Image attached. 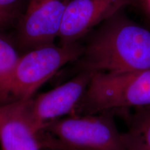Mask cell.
<instances>
[{
	"label": "cell",
	"mask_w": 150,
	"mask_h": 150,
	"mask_svg": "<svg viewBox=\"0 0 150 150\" xmlns=\"http://www.w3.org/2000/svg\"><path fill=\"white\" fill-rule=\"evenodd\" d=\"M0 145L2 150H42L23 102L0 104Z\"/></svg>",
	"instance_id": "obj_8"
},
{
	"label": "cell",
	"mask_w": 150,
	"mask_h": 150,
	"mask_svg": "<svg viewBox=\"0 0 150 150\" xmlns=\"http://www.w3.org/2000/svg\"><path fill=\"white\" fill-rule=\"evenodd\" d=\"M124 116L128 122V129L123 133L127 150H150V106Z\"/></svg>",
	"instance_id": "obj_9"
},
{
	"label": "cell",
	"mask_w": 150,
	"mask_h": 150,
	"mask_svg": "<svg viewBox=\"0 0 150 150\" xmlns=\"http://www.w3.org/2000/svg\"><path fill=\"white\" fill-rule=\"evenodd\" d=\"M73 69L76 74L149 70L150 31L118 13L91 35Z\"/></svg>",
	"instance_id": "obj_1"
},
{
	"label": "cell",
	"mask_w": 150,
	"mask_h": 150,
	"mask_svg": "<svg viewBox=\"0 0 150 150\" xmlns=\"http://www.w3.org/2000/svg\"><path fill=\"white\" fill-rule=\"evenodd\" d=\"M143 1L144 5L145 6L146 8L150 13V0H142Z\"/></svg>",
	"instance_id": "obj_13"
},
{
	"label": "cell",
	"mask_w": 150,
	"mask_h": 150,
	"mask_svg": "<svg viewBox=\"0 0 150 150\" xmlns=\"http://www.w3.org/2000/svg\"><path fill=\"white\" fill-rule=\"evenodd\" d=\"M67 4L65 0H30L18 24L20 47L30 51L53 45L59 35Z\"/></svg>",
	"instance_id": "obj_6"
},
{
	"label": "cell",
	"mask_w": 150,
	"mask_h": 150,
	"mask_svg": "<svg viewBox=\"0 0 150 150\" xmlns=\"http://www.w3.org/2000/svg\"><path fill=\"white\" fill-rule=\"evenodd\" d=\"M83 52V45L77 42L41 47L20 56L0 79V104L28 100L59 69L77 61Z\"/></svg>",
	"instance_id": "obj_4"
},
{
	"label": "cell",
	"mask_w": 150,
	"mask_h": 150,
	"mask_svg": "<svg viewBox=\"0 0 150 150\" xmlns=\"http://www.w3.org/2000/svg\"><path fill=\"white\" fill-rule=\"evenodd\" d=\"M93 74L88 71L78 73L62 85L23 102L24 112L33 130L37 134L47 124L65 115H72Z\"/></svg>",
	"instance_id": "obj_5"
},
{
	"label": "cell",
	"mask_w": 150,
	"mask_h": 150,
	"mask_svg": "<svg viewBox=\"0 0 150 150\" xmlns=\"http://www.w3.org/2000/svg\"><path fill=\"white\" fill-rule=\"evenodd\" d=\"M20 0H0V8L8 9L14 8V5Z\"/></svg>",
	"instance_id": "obj_12"
},
{
	"label": "cell",
	"mask_w": 150,
	"mask_h": 150,
	"mask_svg": "<svg viewBox=\"0 0 150 150\" xmlns=\"http://www.w3.org/2000/svg\"><path fill=\"white\" fill-rule=\"evenodd\" d=\"M65 1H66V2H67V3H68V2H69V1H70V0H65Z\"/></svg>",
	"instance_id": "obj_14"
},
{
	"label": "cell",
	"mask_w": 150,
	"mask_h": 150,
	"mask_svg": "<svg viewBox=\"0 0 150 150\" xmlns=\"http://www.w3.org/2000/svg\"><path fill=\"white\" fill-rule=\"evenodd\" d=\"M18 15V11L15 7L8 9L0 8V28L4 27L14 22Z\"/></svg>",
	"instance_id": "obj_11"
},
{
	"label": "cell",
	"mask_w": 150,
	"mask_h": 150,
	"mask_svg": "<svg viewBox=\"0 0 150 150\" xmlns=\"http://www.w3.org/2000/svg\"><path fill=\"white\" fill-rule=\"evenodd\" d=\"M20 56L9 41L0 37V79L12 69Z\"/></svg>",
	"instance_id": "obj_10"
},
{
	"label": "cell",
	"mask_w": 150,
	"mask_h": 150,
	"mask_svg": "<svg viewBox=\"0 0 150 150\" xmlns=\"http://www.w3.org/2000/svg\"><path fill=\"white\" fill-rule=\"evenodd\" d=\"M150 106V69L124 72H94L71 116L120 112Z\"/></svg>",
	"instance_id": "obj_2"
},
{
	"label": "cell",
	"mask_w": 150,
	"mask_h": 150,
	"mask_svg": "<svg viewBox=\"0 0 150 150\" xmlns=\"http://www.w3.org/2000/svg\"><path fill=\"white\" fill-rule=\"evenodd\" d=\"M138 0H70L59 33L60 45L77 42L95 26Z\"/></svg>",
	"instance_id": "obj_7"
},
{
	"label": "cell",
	"mask_w": 150,
	"mask_h": 150,
	"mask_svg": "<svg viewBox=\"0 0 150 150\" xmlns=\"http://www.w3.org/2000/svg\"><path fill=\"white\" fill-rule=\"evenodd\" d=\"M36 136L42 150H127L123 133L109 112L60 118Z\"/></svg>",
	"instance_id": "obj_3"
}]
</instances>
